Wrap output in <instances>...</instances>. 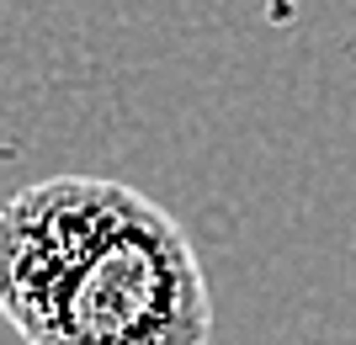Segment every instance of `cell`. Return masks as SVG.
<instances>
[{
  "label": "cell",
  "mask_w": 356,
  "mask_h": 345,
  "mask_svg": "<svg viewBox=\"0 0 356 345\" xmlns=\"http://www.w3.org/2000/svg\"><path fill=\"white\" fill-rule=\"evenodd\" d=\"M0 319L27 345H208L213 292L154 196L48 176L0 202Z\"/></svg>",
  "instance_id": "6da1fadb"
}]
</instances>
